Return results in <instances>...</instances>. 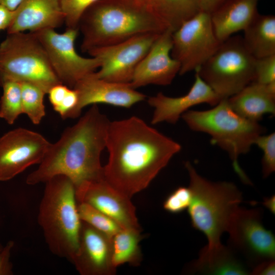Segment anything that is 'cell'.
Masks as SVG:
<instances>
[{"mask_svg": "<svg viewBox=\"0 0 275 275\" xmlns=\"http://www.w3.org/2000/svg\"><path fill=\"white\" fill-rule=\"evenodd\" d=\"M103 167L104 179L129 198L144 190L181 149V145L141 118L109 124Z\"/></svg>", "mask_w": 275, "mask_h": 275, "instance_id": "obj_1", "label": "cell"}, {"mask_svg": "<svg viewBox=\"0 0 275 275\" xmlns=\"http://www.w3.org/2000/svg\"><path fill=\"white\" fill-rule=\"evenodd\" d=\"M94 73L79 80L73 88L77 93L78 102L70 118L78 117L82 108L89 105L105 103L129 108L146 98L129 84L107 81L98 78Z\"/></svg>", "mask_w": 275, "mask_h": 275, "instance_id": "obj_15", "label": "cell"}, {"mask_svg": "<svg viewBox=\"0 0 275 275\" xmlns=\"http://www.w3.org/2000/svg\"><path fill=\"white\" fill-rule=\"evenodd\" d=\"M255 144L263 151L262 171L266 178L275 171V133L260 135Z\"/></svg>", "mask_w": 275, "mask_h": 275, "instance_id": "obj_30", "label": "cell"}, {"mask_svg": "<svg viewBox=\"0 0 275 275\" xmlns=\"http://www.w3.org/2000/svg\"><path fill=\"white\" fill-rule=\"evenodd\" d=\"M112 237L82 222L77 253L72 261L82 275H113Z\"/></svg>", "mask_w": 275, "mask_h": 275, "instance_id": "obj_17", "label": "cell"}, {"mask_svg": "<svg viewBox=\"0 0 275 275\" xmlns=\"http://www.w3.org/2000/svg\"><path fill=\"white\" fill-rule=\"evenodd\" d=\"M1 86L3 94L0 99V118L12 125L23 114L21 85L19 82L7 81Z\"/></svg>", "mask_w": 275, "mask_h": 275, "instance_id": "obj_26", "label": "cell"}, {"mask_svg": "<svg viewBox=\"0 0 275 275\" xmlns=\"http://www.w3.org/2000/svg\"><path fill=\"white\" fill-rule=\"evenodd\" d=\"M145 4L173 32L201 11L200 0H147Z\"/></svg>", "mask_w": 275, "mask_h": 275, "instance_id": "obj_23", "label": "cell"}, {"mask_svg": "<svg viewBox=\"0 0 275 275\" xmlns=\"http://www.w3.org/2000/svg\"><path fill=\"white\" fill-rule=\"evenodd\" d=\"M110 121L94 104L77 122L66 128L51 144L39 166L27 177L29 185L45 183L59 175L68 177L75 188L103 177L101 155L106 148Z\"/></svg>", "mask_w": 275, "mask_h": 275, "instance_id": "obj_2", "label": "cell"}, {"mask_svg": "<svg viewBox=\"0 0 275 275\" xmlns=\"http://www.w3.org/2000/svg\"><path fill=\"white\" fill-rule=\"evenodd\" d=\"M77 202L87 203L103 213L122 229L141 231L130 198L109 184L104 177L75 188Z\"/></svg>", "mask_w": 275, "mask_h": 275, "instance_id": "obj_14", "label": "cell"}, {"mask_svg": "<svg viewBox=\"0 0 275 275\" xmlns=\"http://www.w3.org/2000/svg\"><path fill=\"white\" fill-rule=\"evenodd\" d=\"M191 200V194L189 187H178L166 198L163 207L168 212L178 213L188 209Z\"/></svg>", "mask_w": 275, "mask_h": 275, "instance_id": "obj_31", "label": "cell"}, {"mask_svg": "<svg viewBox=\"0 0 275 275\" xmlns=\"http://www.w3.org/2000/svg\"><path fill=\"white\" fill-rule=\"evenodd\" d=\"M173 32L166 29L160 33L148 52L137 66L129 83L136 89L148 85H170L180 69L179 63L171 54Z\"/></svg>", "mask_w": 275, "mask_h": 275, "instance_id": "obj_16", "label": "cell"}, {"mask_svg": "<svg viewBox=\"0 0 275 275\" xmlns=\"http://www.w3.org/2000/svg\"><path fill=\"white\" fill-rule=\"evenodd\" d=\"M65 22L60 0H22L14 11L7 34L56 29Z\"/></svg>", "mask_w": 275, "mask_h": 275, "instance_id": "obj_19", "label": "cell"}, {"mask_svg": "<svg viewBox=\"0 0 275 275\" xmlns=\"http://www.w3.org/2000/svg\"><path fill=\"white\" fill-rule=\"evenodd\" d=\"M77 29L67 28L63 33L53 29L34 33L43 46L51 66L60 81L69 88L99 68V59L85 58L76 51L74 46Z\"/></svg>", "mask_w": 275, "mask_h": 275, "instance_id": "obj_9", "label": "cell"}, {"mask_svg": "<svg viewBox=\"0 0 275 275\" xmlns=\"http://www.w3.org/2000/svg\"><path fill=\"white\" fill-rule=\"evenodd\" d=\"M181 117L191 130L209 134L212 143L227 152L242 182L252 184L239 165L238 159L249 152L257 139L265 132L264 127L235 113L227 99H222L210 109L188 110Z\"/></svg>", "mask_w": 275, "mask_h": 275, "instance_id": "obj_6", "label": "cell"}, {"mask_svg": "<svg viewBox=\"0 0 275 275\" xmlns=\"http://www.w3.org/2000/svg\"><path fill=\"white\" fill-rule=\"evenodd\" d=\"M70 88L63 84H58L49 89L47 94L53 109L60 104Z\"/></svg>", "mask_w": 275, "mask_h": 275, "instance_id": "obj_34", "label": "cell"}, {"mask_svg": "<svg viewBox=\"0 0 275 275\" xmlns=\"http://www.w3.org/2000/svg\"><path fill=\"white\" fill-rule=\"evenodd\" d=\"M185 167L191 194L188 208L191 223L207 238L208 244L202 250L212 252L223 245L221 236L228 231L242 202V194L233 183L212 182L203 177L189 161L185 162Z\"/></svg>", "mask_w": 275, "mask_h": 275, "instance_id": "obj_4", "label": "cell"}, {"mask_svg": "<svg viewBox=\"0 0 275 275\" xmlns=\"http://www.w3.org/2000/svg\"><path fill=\"white\" fill-rule=\"evenodd\" d=\"M45 183L38 224L51 253L72 262L78 250L82 222L75 186L62 175L52 177Z\"/></svg>", "mask_w": 275, "mask_h": 275, "instance_id": "obj_5", "label": "cell"}, {"mask_svg": "<svg viewBox=\"0 0 275 275\" xmlns=\"http://www.w3.org/2000/svg\"><path fill=\"white\" fill-rule=\"evenodd\" d=\"M141 231L121 229L112 237V262L117 267L125 263L133 266L140 264L142 255L140 246Z\"/></svg>", "mask_w": 275, "mask_h": 275, "instance_id": "obj_25", "label": "cell"}, {"mask_svg": "<svg viewBox=\"0 0 275 275\" xmlns=\"http://www.w3.org/2000/svg\"><path fill=\"white\" fill-rule=\"evenodd\" d=\"M259 1L227 0L210 14L214 33L221 42L246 28L259 13Z\"/></svg>", "mask_w": 275, "mask_h": 275, "instance_id": "obj_21", "label": "cell"}, {"mask_svg": "<svg viewBox=\"0 0 275 275\" xmlns=\"http://www.w3.org/2000/svg\"><path fill=\"white\" fill-rule=\"evenodd\" d=\"M50 145L41 134L23 128L3 134L0 137V181L11 180L40 163Z\"/></svg>", "mask_w": 275, "mask_h": 275, "instance_id": "obj_12", "label": "cell"}, {"mask_svg": "<svg viewBox=\"0 0 275 275\" xmlns=\"http://www.w3.org/2000/svg\"><path fill=\"white\" fill-rule=\"evenodd\" d=\"M221 100L196 72L194 82L185 95L172 97L158 93L148 98V104L154 109L151 123L156 124L166 122L175 124L190 107L201 103L214 106Z\"/></svg>", "mask_w": 275, "mask_h": 275, "instance_id": "obj_18", "label": "cell"}, {"mask_svg": "<svg viewBox=\"0 0 275 275\" xmlns=\"http://www.w3.org/2000/svg\"><path fill=\"white\" fill-rule=\"evenodd\" d=\"M263 205L267 208L271 213L274 214L275 212V197L274 195L265 198Z\"/></svg>", "mask_w": 275, "mask_h": 275, "instance_id": "obj_38", "label": "cell"}, {"mask_svg": "<svg viewBox=\"0 0 275 275\" xmlns=\"http://www.w3.org/2000/svg\"><path fill=\"white\" fill-rule=\"evenodd\" d=\"M172 40L171 54L180 65V75L199 69L222 43L214 33L210 14L203 11L175 31Z\"/></svg>", "mask_w": 275, "mask_h": 275, "instance_id": "obj_10", "label": "cell"}, {"mask_svg": "<svg viewBox=\"0 0 275 275\" xmlns=\"http://www.w3.org/2000/svg\"><path fill=\"white\" fill-rule=\"evenodd\" d=\"M244 45L255 59L275 54V16L258 13L243 31Z\"/></svg>", "mask_w": 275, "mask_h": 275, "instance_id": "obj_22", "label": "cell"}, {"mask_svg": "<svg viewBox=\"0 0 275 275\" xmlns=\"http://www.w3.org/2000/svg\"><path fill=\"white\" fill-rule=\"evenodd\" d=\"M254 275H272L275 273L274 259L263 261L254 266L251 272Z\"/></svg>", "mask_w": 275, "mask_h": 275, "instance_id": "obj_35", "label": "cell"}, {"mask_svg": "<svg viewBox=\"0 0 275 275\" xmlns=\"http://www.w3.org/2000/svg\"><path fill=\"white\" fill-rule=\"evenodd\" d=\"M256 59L239 36L222 42L215 52L195 71L221 99H227L253 82Z\"/></svg>", "mask_w": 275, "mask_h": 275, "instance_id": "obj_8", "label": "cell"}, {"mask_svg": "<svg viewBox=\"0 0 275 275\" xmlns=\"http://www.w3.org/2000/svg\"><path fill=\"white\" fill-rule=\"evenodd\" d=\"M253 81L265 85L275 82V54L256 59Z\"/></svg>", "mask_w": 275, "mask_h": 275, "instance_id": "obj_32", "label": "cell"}, {"mask_svg": "<svg viewBox=\"0 0 275 275\" xmlns=\"http://www.w3.org/2000/svg\"><path fill=\"white\" fill-rule=\"evenodd\" d=\"M160 34H144L91 51L88 53L98 58L100 64L95 75L109 81L129 84L137 66Z\"/></svg>", "mask_w": 275, "mask_h": 275, "instance_id": "obj_11", "label": "cell"}, {"mask_svg": "<svg viewBox=\"0 0 275 275\" xmlns=\"http://www.w3.org/2000/svg\"><path fill=\"white\" fill-rule=\"evenodd\" d=\"M261 216L259 209L239 207L227 231L232 246L254 263V266L275 258V237L263 226Z\"/></svg>", "mask_w": 275, "mask_h": 275, "instance_id": "obj_13", "label": "cell"}, {"mask_svg": "<svg viewBox=\"0 0 275 275\" xmlns=\"http://www.w3.org/2000/svg\"><path fill=\"white\" fill-rule=\"evenodd\" d=\"M77 208L82 222L111 237L122 229L111 218L87 203L77 202Z\"/></svg>", "mask_w": 275, "mask_h": 275, "instance_id": "obj_28", "label": "cell"}, {"mask_svg": "<svg viewBox=\"0 0 275 275\" xmlns=\"http://www.w3.org/2000/svg\"><path fill=\"white\" fill-rule=\"evenodd\" d=\"M191 268L194 272L208 274H250L246 266L234 256L232 250L223 245L211 254L199 256L191 265Z\"/></svg>", "mask_w": 275, "mask_h": 275, "instance_id": "obj_24", "label": "cell"}, {"mask_svg": "<svg viewBox=\"0 0 275 275\" xmlns=\"http://www.w3.org/2000/svg\"><path fill=\"white\" fill-rule=\"evenodd\" d=\"M227 0H200L201 11L211 14Z\"/></svg>", "mask_w": 275, "mask_h": 275, "instance_id": "obj_37", "label": "cell"}, {"mask_svg": "<svg viewBox=\"0 0 275 275\" xmlns=\"http://www.w3.org/2000/svg\"><path fill=\"white\" fill-rule=\"evenodd\" d=\"M166 29L152 10L139 0H100L85 11L78 24L82 36L81 50L88 53Z\"/></svg>", "mask_w": 275, "mask_h": 275, "instance_id": "obj_3", "label": "cell"}, {"mask_svg": "<svg viewBox=\"0 0 275 275\" xmlns=\"http://www.w3.org/2000/svg\"><path fill=\"white\" fill-rule=\"evenodd\" d=\"M21 89L22 113L36 125L45 116L44 98L46 93L39 87L28 82H20Z\"/></svg>", "mask_w": 275, "mask_h": 275, "instance_id": "obj_27", "label": "cell"}, {"mask_svg": "<svg viewBox=\"0 0 275 275\" xmlns=\"http://www.w3.org/2000/svg\"><path fill=\"white\" fill-rule=\"evenodd\" d=\"M3 246L0 243V251L3 249Z\"/></svg>", "mask_w": 275, "mask_h": 275, "instance_id": "obj_40", "label": "cell"}, {"mask_svg": "<svg viewBox=\"0 0 275 275\" xmlns=\"http://www.w3.org/2000/svg\"><path fill=\"white\" fill-rule=\"evenodd\" d=\"M14 11L0 5V31L7 30L12 21Z\"/></svg>", "mask_w": 275, "mask_h": 275, "instance_id": "obj_36", "label": "cell"}, {"mask_svg": "<svg viewBox=\"0 0 275 275\" xmlns=\"http://www.w3.org/2000/svg\"><path fill=\"white\" fill-rule=\"evenodd\" d=\"M227 100L237 114L259 122L264 115L275 114V82L265 85L253 81Z\"/></svg>", "mask_w": 275, "mask_h": 275, "instance_id": "obj_20", "label": "cell"}, {"mask_svg": "<svg viewBox=\"0 0 275 275\" xmlns=\"http://www.w3.org/2000/svg\"><path fill=\"white\" fill-rule=\"evenodd\" d=\"M14 245L12 240L9 241L0 251V275L13 274L12 264L10 261L11 251Z\"/></svg>", "mask_w": 275, "mask_h": 275, "instance_id": "obj_33", "label": "cell"}, {"mask_svg": "<svg viewBox=\"0 0 275 275\" xmlns=\"http://www.w3.org/2000/svg\"><path fill=\"white\" fill-rule=\"evenodd\" d=\"M22 0H0V5H2L9 9L14 11L19 5Z\"/></svg>", "mask_w": 275, "mask_h": 275, "instance_id": "obj_39", "label": "cell"}, {"mask_svg": "<svg viewBox=\"0 0 275 275\" xmlns=\"http://www.w3.org/2000/svg\"><path fill=\"white\" fill-rule=\"evenodd\" d=\"M7 81L31 83L46 94L62 84L34 33L7 34L0 43V85Z\"/></svg>", "mask_w": 275, "mask_h": 275, "instance_id": "obj_7", "label": "cell"}, {"mask_svg": "<svg viewBox=\"0 0 275 275\" xmlns=\"http://www.w3.org/2000/svg\"><path fill=\"white\" fill-rule=\"evenodd\" d=\"M100 0H60L67 28L77 29L79 20L85 11Z\"/></svg>", "mask_w": 275, "mask_h": 275, "instance_id": "obj_29", "label": "cell"}]
</instances>
